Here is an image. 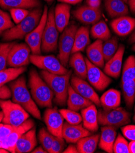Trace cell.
Instances as JSON below:
<instances>
[{"label": "cell", "instance_id": "83f0119b", "mask_svg": "<svg viewBox=\"0 0 135 153\" xmlns=\"http://www.w3.org/2000/svg\"><path fill=\"white\" fill-rule=\"evenodd\" d=\"M69 57V65L78 77L86 79L87 78V65L85 59L80 52L72 53Z\"/></svg>", "mask_w": 135, "mask_h": 153}, {"label": "cell", "instance_id": "ffe728a7", "mask_svg": "<svg viewBox=\"0 0 135 153\" xmlns=\"http://www.w3.org/2000/svg\"><path fill=\"white\" fill-rule=\"evenodd\" d=\"M37 144L36 129L34 127L20 137L16 144L15 153H27L31 152L35 148Z\"/></svg>", "mask_w": 135, "mask_h": 153}, {"label": "cell", "instance_id": "4fadbf2b", "mask_svg": "<svg viewBox=\"0 0 135 153\" xmlns=\"http://www.w3.org/2000/svg\"><path fill=\"white\" fill-rule=\"evenodd\" d=\"M43 120L51 134L55 137H62L64 118L59 111L52 108H48L44 113Z\"/></svg>", "mask_w": 135, "mask_h": 153}, {"label": "cell", "instance_id": "ba28073f", "mask_svg": "<svg viewBox=\"0 0 135 153\" xmlns=\"http://www.w3.org/2000/svg\"><path fill=\"white\" fill-rule=\"evenodd\" d=\"M77 26L71 23L68 25L62 32L58 40V59L65 67L69 62L74 47L75 34L77 30Z\"/></svg>", "mask_w": 135, "mask_h": 153}, {"label": "cell", "instance_id": "603a6c76", "mask_svg": "<svg viewBox=\"0 0 135 153\" xmlns=\"http://www.w3.org/2000/svg\"><path fill=\"white\" fill-rule=\"evenodd\" d=\"M116 129L109 126H103L99 142V148L108 153L113 152V145L116 139Z\"/></svg>", "mask_w": 135, "mask_h": 153}, {"label": "cell", "instance_id": "ab89813d", "mask_svg": "<svg viewBox=\"0 0 135 153\" xmlns=\"http://www.w3.org/2000/svg\"><path fill=\"white\" fill-rule=\"evenodd\" d=\"M128 142L124 137L119 134L115 140L113 145V152L114 153H130Z\"/></svg>", "mask_w": 135, "mask_h": 153}, {"label": "cell", "instance_id": "6da1fadb", "mask_svg": "<svg viewBox=\"0 0 135 153\" xmlns=\"http://www.w3.org/2000/svg\"><path fill=\"white\" fill-rule=\"evenodd\" d=\"M10 88L12 91V101L21 105L34 118L41 120L40 111L29 91L24 76L13 81L10 84Z\"/></svg>", "mask_w": 135, "mask_h": 153}, {"label": "cell", "instance_id": "f907efd6", "mask_svg": "<svg viewBox=\"0 0 135 153\" xmlns=\"http://www.w3.org/2000/svg\"><path fill=\"white\" fill-rule=\"evenodd\" d=\"M127 2L131 12L135 14V0H128Z\"/></svg>", "mask_w": 135, "mask_h": 153}, {"label": "cell", "instance_id": "d590c367", "mask_svg": "<svg viewBox=\"0 0 135 153\" xmlns=\"http://www.w3.org/2000/svg\"><path fill=\"white\" fill-rule=\"evenodd\" d=\"M119 48L118 39L114 36L103 43L102 50L105 61L110 60L116 53Z\"/></svg>", "mask_w": 135, "mask_h": 153}, {"label": "cell", "instance_id": "11a10c76", "mask_svg": "<svg viewBox=\"0 0 135 153\" xmlns=\"http://www.w3.org/2000/svg\"><path fill=\"white\" fill-rule=\"evenodd\" d=\"M9 151H8L7 150H6V149L3 148H0V153H9Z\"/></svg>", "mask_w": 135, "mask_h": 153}, {"label": "cell", "instance_id": "db71d44e", "mask_svg": "<svg viewBox=\"0 0 135 153\" xmlns=\"http://www.w3.org/2000/svg\"><path fill=\"white\" fill-rule=\"evenodd\" d=\"M128 43L130 44L135 43V29H134V30L132 32L131 36L128 39Z\"/></svg>", "mask_w": 135, "mask_h": 153}, {"label": "cell", "instance_id": "2e32d148", "mask_svg": "<svg viewBox=\"0 0 135 153\" xmlns=\"http://www.w3.org/2000/svg\"><path fill=\"white\" fill-rule=\"evenodd\" d=\"M74 17L81 23L85 25H94L99 22L102 17L100 7H95L89 5L79 7L73 12Z\"/></svg>", "mask_w": 135, "mask_h": 153}, {"label": "cell", "instance_id": "f5cc1de1", "mask_svg": "<svg viewBox=\"0 0 135 153\" xmlns=\"http://www.w3.org/2000/svg\"><path fill=\"white\" fill-rule=\"evenodd\" d=\"M130 153H135V141H130L128 143Z\"/></svg>", "mask_w": 135, "mask_h": 153}, {"label": "cell", "instance_id": "9a60e30c", "mask_svg": "<svg viewBox=\"0 0 135 153\" xmlns=\"http://www.w3.org/2000/svg\"><path fill=\"white\" fill-rule=\"evenodd\" d=\"M34 121L32 119H27L20 126L17 127L7 137L1 140L2 148L9 152L15 153L16 144L20 137L27 131L34 127Z\"/></svg>", "mask_w": 135, "mask_h": 153}, {"label": "cell", "instance_id": "d4e9b609", "mask_svg": "<svg viewBox=\"0 0 135 153\" xmlns=\"http://www.w3.org/2000/svg\"><path fill=\"white\" fill-rule=\"evenodd\" d=\"M102 46L103 41L96 40L94 43L89 45L86 49L88 59L99 68H103L105 64Z\"/></svg>", "mask_w": 135, "mask_h": 153}, {"label": "cell", "instance_id": "f35d334b", "mask_svg": "<svg viewBox=\"0 0 135 153\" xmlns=\"http://www.w3.org/2000/svg\"><path fill=\"white\" fill-rule=\"evenodd\" d=\"M14 44L13 42L0 43V71L6 69L9 54Z\"/></svg>", "mask_w": 135, "mask_h": 153}, {"label": "cell", "instance_id": "b9f144b4", "mask_svg": "<svg viewBox=\"0 0 135 153\" xmlns=\"http://www.w3.org/2000/svg\"><path fill=\"white\" fill-rule=\"evenodd\" d=\"M10 16L16 24H18L23 20L29 13V11L26 9L15 8L9 10Z\"/></svg>", "mask_w": 135, "mask_h": 153}, {"label": "cell", "instance_id": "5bb4252c", "mask_svg": "<svg viewBox=\"0 0 135 153\" xmlns=\"http://www.w3.org/2000/svg\"><path fill=\"white\" fill-rule=\"evenodd\" d=\"M72 87L83 97L91 101L97 107H100V98L94 88L87 82L76 75H72L70 79Z\"/></svg>", "mask_w": 135, "mask_h": 153}, {"label": "cell", "instance_id": "60d3db41", "mask_svg": "<svg viewBox=\"0 0 135 153\" xmlns=\"http://www.w3.org/2000/svg\"><path fill=\"white\" fill-rule=\"evenodd\" d=\"M13 26L14 24L12 22L10 15L6 12L0 9V35Z\"/></svg>", "mask_w": 135, "mask_h": 153}, {"label": "cell", "instance_id": "ac0fdd59", "mask_svg": "<svg viewBox=\"0 0 135 153\" xmlns=\"http://www.w3.org/2000/svg\"><path fill=\"white\" fill-rule=\"evenodd\" d=\"M91 135V132L85 128L82 125H73L65 122L62 129V137L69 143H76L81 139Z\"/></svg>", "mask_w": 135, "mask_h": 153}, {"label": "cell", "instance_id": "cb8c5ba5", "mask_svg": "<svg viewBox=\"0 0 135 153\" xmlns=\"http://www.w3.org/2000/svg\"><path fill=\"white\" fill-rule=\"evenodd\" d=\"M68 109L79 111L93 104V102L88 99L83 97L75 90L70 85L68 88V98L66 101Z\"/></svg>", "mask_w": 135, "mask_h": 153}, {"label": "cell", "instance_id": "44dd1931", "mask_svg": "<svg viewBox=\"0 0 135 153\" xmlns=\"http://www.w3.org/2000/svg\"><path fill=\"white\" fill-rule=\"evenodd\" d=\"M83 126L91 132H95L99 129L98 112L95 104H91L82 109Z\"/></svg>", "mask_w": 135, "mask_h": 153}, {"label": "cell", "instance_id": "74e56055", "mask_svg": "<svg viewBox=\"0 0 135 153\" xmlns=\"http://www.w3.org/2000/svg\"><path fill=\"white\" fill-rule=\"evenodd\" d=\"M63 118L68 123L73 125H79L82 121V117L77 111H74L71 109H62L59 110Z\"/></svg>", "mask_w": 135, "mask_h": 153}, {"label": "cell", "instance_id": "d6986e66", "mask_svg": "<svg viewBox=\"0 0 135 153\" xmlns=\"http://www.w3.org/2000/svg\"><path fill=\"white\" fill-rule=\"evenodd\" d=\"M114 32L120 37H126L135 29V19L128 16L116 18L110 23Z\"/></svg>", "mask_w": 135, "mask_h": 153}, {"label": "cell", "instance_id": "94428289", "mask_svg": "<svg viewBox=\"0 0 135 153\" xmlns=\"http://www.w3.org/2000/svg\"><path fill=\"white\" fill-rule=\"evenodd\" d=\"M2 147V142H1V140H0V148Z\"/></svg>", "mask_w": 135, "mask_h": 153}, {"label": "cell", "instance_id": "c3c4849f", "mask_svg": "<svg viewBox=\"0 0 135 153\" xmlns=\"http://www.w3.org/2000/svg\"><path fill=\"white\" fill-rule=\"evenodd\" d=\"M86 2L88 5L90 6L99 7L101 3V0H86Z\"/></svg>", "mask_w": 135, "mask_h": 153}, {"label": "cell", "instance_id": "bcb514c9", "mask_svg": "<svg viewBox=\"0 0 135 153\" xmlns=\"http://www.w3.org/2000/svg\"><path fill=\"white\" fill-rule=\"evenodd\" d=\"M12 97V91L6 85H3L0 87V100H5Z\"/></svg>", "mask_w": 135, "mask_h": 153}, {"label": "cell", "instance_id": "d6a6232c", "mask_svg": "<svg viewBox=\"0 0 135 153\" xmlns=\"http://www.w3.org/2000/svg\"><path fill=\"white\" fill-rule=\"evenodd\" d=\"M26 69L25 67H11L0 71V87L18 78L20 75L26 71Z\"/></svg>", "mask_w": 135, "mask_h": 153}, {"label": "cell", "instance_id": "3957f363", "mask_svg": "<svg viewBox=\"0 0 135 153\" xmlns=\"http://www.w3.org/2000/svg\"><path fill=\"white\" fill-rule=\"evenodd\" d=\"M71 73V71L65 74H56L44 70L41 72L42 78L54 94V102L60 106H64L66 103Z\"/></svg>", "mask_w": 135, "mask_h": 153}, {"label": "cell", "instance_id": "484cf974", "mask_svg": "<svg viewBox=\"0 0 135 153\" xmlns=\"http://www.w3.org/2000/svg\"><path fill=\"white\" fill-rule=\"evenodd\" d=\"M105 7L111 18L126 16L129 13L128 7L124 0H105Z\"/></svg>", "mask_w": 135, "mask_h": 153}, {"label": "cell", "instance_id": "680465c9", "mask_svg": "<svg viewBox=\"0 0 135 153\" xmlns=\"http://www.w3.org/2000/svg\"><path fill=\"white\" fill-rule=\"evenodd\" d=\"M132 50H133V51H134L135 52V43L133 45V46L132 47Z\"/></svg>", "mask_w": 135, "mask_h": 153}, {"label": "cell", "instance_id": "7bdbcfd3", "mask_svg": "<svg viewBox=\"0 0 135 153\" xmlns=\"http://www.w3.org/2000/svg\"><path fill=\"white\" fill-rule=\"evenodd\" d=\"M63 137H55L54 136V141L51 146L49 153H60L63 152L65 147V142Z\"/></svg>", "mask_w": 135, "mask_h": 153}, {"label": "cell", "instance_id": "7dc6e473", "mask_svg": "<svg viewBox=\"0 0 135 153\" xmlns=\"http://www.w3.org/2000/svg\"><path fill=\"white\" fill-rule=\"evenodd\" d=\"M63 153H79L77 146L74 145H69L63 151Z\"/></svg>", "mask_w": 135, "mask_h": 153}, {"label": "cell", "instance_id": "9f6ffc18", "mask_svg": "<svg viewBox=\"0 0 135 153\" xmlns=\"http://www.w3.org/2000/svg\"><path fill=\"white\" fill-rule=\"evenodd\" d=\"M3 117H4L3 112V111H1V112H0V123H1V122L2 121Z\"/></svg>", "mask_w": 135, "mask_h": 153}, {"label": "cell", "instance_id": "4dcf8cb0", "mask_svg": "<svg viewBox=\"0 0 135 153\" xmlns=\"http://www.w3.org/2000/svg\"><path fill=\"white\" fill-rule=\"evenodd\" d=\"M100 134L88 135L79 140L77 143V148L79 153H93L99 142Z\"/></svg>", "mask_w": 135, "mask_h": 153}, {"label": "cell", "instance_id": "f1b7e54d", "mask_svg": "<svg viewBox=\"0 0 135 153\" xmlns=\"http://www.w3.org/2000/svg\"><path fill=\"white\" fill-rule=\"evenodd\" d=\"M89 43V30L88 27L81 26L77 29L75 34L72 53L83 51Z\"/></svg>", "mask_w": 135, "mask_h": 153}, {"label": "cell", "instance_id": "30bf717a", "mask_svg": "<svg viewBox=\"0 0 135 153\" xmlns=\"http://www.w3.org/2000/svg\"><path fill=\"white\" fill-rule=\"evenodd\" d=\"M48 15V8L47 6H45L39 24L24 38L26 43L29 46L33 54H41V42Z\"/></svg>", "mask_w": 135, "mask_h": 153}, {"label": "cell", "instance_id": "f546056e", "mask_svg": "<svg viewBox=\"0 0 135 153\" xmlns=\"http://www.w3.org/2000/svg\"><path fill=\"white\" fill-rule=\"evenodd\" d=\"M39 0H0V7L4 9H32L40 6Z\"/></svg>", "mask_w": 135, "mask_h": 153}, {"label": "cell", "instance_id": "816d5d0a", "mask_svg": "<svg viewBox=\"0 0 135 153\" xmlns=\"http://www.w3.org/2000/svg\"><path fill=\"white\" fill-rule=\"evenodd\" d=\"M31 152L32 153H47L48 152L44 149V148L42 146H40L38 147H37L36 148L34 149Z\"/></svg>", "mask_w": 135, "mask_h": 153}, {"label": "cell", "instance_id": "e575fe53", "mask_svg": "<svg viewBox=\"0 0 135 153\" xmlns=\"http://www.w3.org/2000/svg\"><path fill=\"white\" fill-rule=\"evenodd\" d=\"M135 79V56H130L124 63L122 73V83Z\"/></svg>", "mask_w": 135, "mask_h": 153}, {"label": "cell", "instance_id": "836d02e7", "mask_svg": "<svg viewBox=\"0 0 135 153\" xmlns=\"http://www.w3.org/2000/svg\"><path fill=\"white\" fill-rule=\"evenodd\" d=\"M122 90L126 105L131 109L135 101V79L122 82Z\"/></svg>", "mask_w": 135, "mask_h": 153}, {"label": "cell", "instance_id": "7402d4cb", "mask_svg": "<svg viewBox=\"0 0 135 153\" xmlns=\"http://www.w3.org/2000/svg\"><path fill=\"white\" fill-rule=\"evenodd\" d=\"M71 6L66 3L56 5L54 9V21L59 32L62 33L69 25L71 15Z\"/></svg>", "mask_w": 135, "mask_h": 153}, {"label": "cell", "instance_id": "7a4b0ae2", "mask_svg": "<svg viewBox=\"0 0 135 153\" xmlns=\"http://www.w3.org/2000/svg\"><path fill=\"white\" fill-rule=\"evenodd\" d=\"M31 96L41 108H52L54 94L37 71L32 69L29 72V84Z\"/></svg>", "mask_w": 135, "mask_h": 153}, {"label": "cell", "instance_id": "f6af8a7d", "mask_svg": "<svg viewBox=\"0 0 135 153\" xmlns=\"http://www.w3.org/2000/svg\"><path fill=\"white\" fill-rule=\"evenodd\" d=\"M16 128L10 125L0 123V140L5 139Z\"/></svg>", "mask_w": 135, "mask_h": 153}, {"label": "cell", "instance_id": "9c48e42d", "mask_svg": "<svg viewBox=\"0 0 135 153\" xmlns=\"http://www.w3.org/2000/svg\"><path fill=\"white\" fill-rule=\"evenodd\" d=\"M30 62L38 68L53 74H65L69 71L62 64L58 58L52 55L42 56L32 54L30 56Z\"/></svg>", "mask_w": 135, "mask_h": 153}, {"label": "cell", "instance_id": "277c9868", "mask_svg": "<svg viewBox=\"0 0 135 153\" xmlns=\"http://www.w3.org/2000/svg\"><path fill=\"white\" fill-rule=\"evenodd\" d=\"M43 11L41 8L37 7L29 12L27 16L20 23L6 30L3 34V39L12 41L25 38L39 24Z\"/></svg>", "mask_w": 135, "mask_h": 153}, {"label": "cell", "instance_id": "681fc988", "mask_svg": "<svg viewBox=\"0 0 135 153\" xmlns=\"http://www.w3.org/2000/svg\"><path fill=\"white\" fill-rule=\"evenodd\" d=\"M57 1L68 4H76L80 3L82 0H57Z\"/></svg>", "mask_w": 135, "mask_h": 153}, {"label": "cell", "instance_id": "1f68e13d", "mask_svg": "<svg viewBox=\"0 0 135 153\" xmlns=\"http://www.w3.org/2000/svg\"><path fill=\"white\" fill-rule=\"evenodd\" d=\"M92 37L97 40L106 41L111 38V33L107 23L103 20H100L94 24L91 29Z\"/></svg>", "mask_w": 135, "mask_h": 153}, {"label": "cell", "instance_id": "5b68a950", "mask_svg": "<svg viewBox=\"0 0 135 153\" xmlns=\"http://www.w3.org/2000/svg\"><path fill=\"white\" fill-rule=\"evenodd\" d=\"M0 108L4 114L2 120L4 124L18 127L29 117L28 112L21 105L10 100H0Z\"/></svg>", "mask_w": 135, "mask_h": 153}, {"label": "cell", "instance_id": "91938a15", "mask_svg": "<svg viewBox=\"0 0 135 153\" xmlns=\"http://www.w3.org/2000/svg\"><path fill=\"white\" fill-rule=\"evenodd\" d=\"M134 116H133V120H134V121L135 122V105H134Z\"/></svg>", "mask_w": 135, "mask_h": 153}, {"label": "cell", "instance_id": "e0dca14e", "mask_svg": "<svg viewBox=\"0 0 135 153\" xmlns=\"http://www.w3.org/2000/svg\"><path fill=\"white\" fill-rule=\"evenodd\" d=\"M124 52L125 46L122 44L120 45L115 54L105 65L104 73L107 75L115 79L119 77L121 72Z\"/></svg>", "mask_w": 135, "mask_h": 153}, {"label": "cell", "instance_id": "52a82bcc", "mask_svg": "<svg viewBox=\"0 0 135 153\" xmlns=\"http://www.w3.org/2000/svg\"><path fill=\"white\" fill-rule=\"evenodd\" d=\"M59 31L54 21V10L51 8L48 15V19L45 25L41 49L44 53L55 52L58 48Z\"/></svg>", "mask_w": 135, "mask_h": 153}, {"label": "cell", "instance_id": "8992f818", "mask_svg": "<svg viewBox=\"0 0 135 153\" xmlns=\"http://www.w3.org/2000/svg\"><path fill=\"white\" fill-rule=\"evenodd\" d=\"M130 114L123 108L112 109H100L98 121L101 126H112L116 129L127 125L130 122Z\"/></svg>", "mask_w": 135, "mask_h": 153}, {"label": "cell", "instance_id": "8fae6325", "mask_svg": "<svg viewBox=\"0 0 135 153\" xmlns=\"http://www.w3.org/2000/svg\"><path fill=\"white\" fill-rule=\"evenodd\" d=\"M31 51L26 43H15L9 52L7 65L15 68L26 66L30 62Z\"/></svg>", "mask_w": 135, "mask_h": 153}, {"label": "cell", "instance_id": "ee69618b", "mask_svg": "<svg viewBox=\"0 0 135 153\" xmlns=\"http://www.w3.org/2000/svg\"><path fill=\"white\" fill-rule=\"evenodd\" d=\"M125 139L130 141H135V125H125L121 128Z\"/></svg>", "mask_w": 135, "mask_h": 153}, {"label": "cell", "instance_id": "4316f807", "mask_svg": "<svg viewBox=\"0 0 135 153\" xmlns=\"http://www.w3.org/2000/svg\"><path fill=\"white\" fill-rule=\"evenodd\" d=\"M121 92L114 88L107 90L100 98L101 107L105 110L118 108L121 104Z\"/></svg>", "mask_w": 135, "mask_h": 153}, {"label": "cell", "instance_id": "8d00e7d4", "mask_svg": "<svg viewBox=\"0 0 135 153\" xmlns=\"http://www.w3.org/2000/svg\"><path fill=\"white\" fill-rule=\"evenodd\" d=\"M54 136L48 130L41 128L38 132V140L41 146L48 152H49L54 141Z\"/></svg>", "mask_w": 135, "mask_h": 153}, {"label": "cell", "instance_id": "6125c7cd", "mask_svg": "<svg viewBox=\"0 0 135 153\" xmlns=\"http://www.w3.org/2000/svg\"><path fill=\"white\" fill-rule=\"evenodd\" d=\"M124 1L125 2H127V1H128V0H124Z\"/></svg>", "mask_w": 135, "mask_h": 153}, {"label": "cell", "instance_id": "6f0895ef", "mask_svg": "<svg viewBox=\"0 0 135 153\" xmlns=\"http://www.w3.org/2000/svg\"><path fill=\"white\" fill-rule=\"evenodd\" d=\"M44 1H46L48 3H51L52 2H53L54 0H44Z\"/></svg>", "mask_w": 135, "mask_h": 153}, {"label": "cell", "instance_id": "7c38bea8", "mask_svg": "<svg viewBox=\"0 0 135 153\" xmlns=\"http://www.w3.org/2000/svg\"><path fill=\"white\" fill-rule=\"evenodd\" d=\"M85 60L87 65V79L89 82L99 91L105 89L111 82V78L87 58Z\"/></svg>", "mask_w": 135, "mask_h": 153}]
</instances>
